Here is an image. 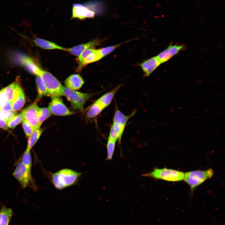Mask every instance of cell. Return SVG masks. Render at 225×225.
<instances>
[{
	"mask_svg": "<svg viewBox=\"0 0 225 225\" xmlns=\"http://www.w3.org/2000/svg\"><path fill=\"white\" fill-rule=\"evenodd\" d=\"M82 174L70 169H63L51 175L52 182L56 189L61 190L75 185Z\"/></svg>",
	"mask_w": 225,
	"mask_h": 225,
	"instance_id": "6da1fadb",
	"label": "cell"
},
{
	"mask_svg": "<svg viewBox=\"0 0 225 225\" xmlns=\"http://www.w3.org/2000/svg\"><path fill=\"white\" fill-rule=\"evenodd\" d=\"M142 176L156 179L177 182L184 179V174L182 172L173 169L155 168L150 172L142 174Z\"/></svg>",
	"mask_w": 225,
	"mask_h": 225,
	"instance_id": "7a4b0ae2",
	"label": "cell"
},
{
	"mask_svg": "<svg viewBox=\"0 0 225 225\" xmlns=\"http://www.w3.org/2000/svg\"><path fill=\"white\" fill-rule=\"evenodd\" d=\"M40 76L46 85L48 96L52 98L63 95V86L60 82L49 72L42 69Z\"/></svg>",
	"mask_w": 225,
	"mask_h": 225,
	"instance_id": "3957f363",
	"label": "cell"
},
{
	"mask_svg": "<svg viewBox=\"0 0 225 225\" xmlns=\"http://www.w3.org/2000/svg\"><path fill=\"white\" fill-rule=\"evenodd\" d=\"M214 172L211 168L206 170H196L187 172L184 174V180L193 190L207 179L212 178Z\"/></svg>",
	"mask_w": 225,
	"mask_h": 225,
	"instance_id": "277c9868",
	"label": "cell"
},
{
	"mask_svg": "<svg viewBox=\"0 0 225 225\" xmlns=\"http://www.w3.org/2000/svg\"><path fill=\"white\" fill-rule=\"evenodd\" d=\"M63 95L71 102L73 108L82 111L85 103L92 94L80 92L63 87Z\"/></svg>",
	"mask_w": 225,
	"mask_h": 225,
	"instance_id": "5b68a950",
	"label": "cell"
},
{
	"mask_svg": "<svg viewBox=\"0 0 225 225\" xmlns=\"http://www.w3.org/2000/svg\"><path fill=\"white\" fill-rule=\"evenodd\" d=\"M39 109L37 102H35L21 113L23 120L32 126L34 130L39 128L41 126L38 122Z\"/></svg>",
	"mask_w": 225,
	"mask_h": 225,
	"instance_id": "8992f818",
	"label": "cell"
},
{
	"mask_svg": "<svg viewBox=\"0 0 225 225\" xmlns=\"http://www.w3.org/2000/svg\"><path fill=\"white\" fill-rule=\"evenodd\" d=\"M13 175L23 188H26L31 182L33 183L31 174L28 172L22 161L17 163Z\"/></svg>",
	"mask_w": 225,
	"mask_h": 225,
	"instance_id": "52a82bcc",
	"label": "cell"
},
{
	"mask_svg": "<svg viewBox=\"0 0 225 225\" xmlns=\"http://www.w3.org/2000/svg\"><path fill=\"white\" fill-rule=\"evenodd\" d=\"M51 113L55 115L66 116L72 114L59 97L52 98L48 108Z\"/></svg>",
	"mask_w": 225,
	"mask_h": 225,
	"instance_id": "ba28073f",
	"label": "cell"
},
{
	"mask_svg": "<svg viewBox=\"0 0 225 225\" xmlns=\"http://www.w3.org/2000/svg\"><path fill=\"white\" fill-rule=\"evenodd\" d=\"M72 18L82 20L93 18L95 13L90 10L84 4L74 3L72 5Z\"/></svg>",
	"mask_w": 225,
	"mask_h": 225,
	"instance_id": "9c48e42d",
	"label": "cell"
},
{
	"mask_svg": "<svg viewBox=\"0 0 225 225\" xmlns=\"http://www.w3.org/2000/svg\"><path fill=\"white\" fill-rule=\"evenodd\" d=\"M183 48V46L182 45H170L156 57L161 64L167 62L172 57L177 54Z\"/></svg>",
	"mask_w": 225,
	"mask_h": 225,
	"instance_id": "30bf717a",
	"label": "cell"
},
{
	"mask_svg": "<svg viewBox=\"0 0 225 225\" xmlns=\"http://www.w3.org/2000/svg\"><path fill=\"white\" fill-rule=\"evenodd\" d=\"M8 101L12 103L22 91L18 82L15 81L3 88Z\"/></svg>",
	"mask_w": 225,
	"mask_h": 225,
	"instance_id": "8fae6325",
	"label": "cell"
},
{
	"mask_svg": "<svg viewBox=\"0 0 225 225\" xmlns=\"http://www.w3.org/2000/svg\"><path fill=\"white\" fill-rule=\"evenodd\" d=\"M99 42V40H94L71 48H66V51L78 57L83 51L88 49L92 48L97 46Z\"/></svg>",
	"mask_w": 225,
	"mask_h": 225,
	"instance_id": "7c38bea8",
	"label": "cell"
},
{
	"mask_svg": "<svg viewBox=\"0 0 225 225\" xmlns=\"http://www.w3.org/2000/svg\"><path fill=\"white\" fill-rule=\"evenodd\" d=\"M21 64L32 74L40 76L42 69L40 68L30 57L26 56L21 57Z\"/></svg>",
	"mask_w": 225,
	"mask_h": 225,
	"instance_id": "4fadbf2b",
	"label": "cell"
},
{
	"mask_svg": "<svg viewBox=\"0 0 225 225\" xmlns=\"http://www.w3.org/2000/svg\"><path fill=\"white\" fill-rule=\"evenodd\" d=\"M84 83L83 79L82 77L77 74L71 75L64 81L65 87L75 91L80 88Z\"/></svg>",
	"mask_w": 225,
	"mask_h": 225,
	"instance_id": "5bb4252c",
	"label": "cell"
},
{
	"mask_svg": "<svg viewBox=\"0 0 225 225\" xmlns=\"http://www.w3.org/2000/svg\"><path fill=\"white\" fill-rule=\"evenodd\" d=\"M161 64L156 56L145 61L141 64V67L145 76H148Z\"/></svg>",
	"mask_w": 225,
	"mask_h": 225,
	"instance_id": "9a60e30c",
	"label": "cell"
},
{
	"mask_svg": "<svg viewBox=\"0 0 225 225\" xmlns=\"http://www.w3.org/2000/svg\"><path fill=\"white\" fill-rule=\"evenodd\" d=\"M126 126L116 122H112L111 127L108 137L121 143L122 138Z\"/></svg>",
	"mask_w": 225,
	"mask_h": 225,
	"instance_id": "2e32d148",
	"label": "cell"
},
{
	"mask_svg": "<svg viewBox=\"0 0 225 225\" xmlns=\"http://www.w3.org/2000/svg\"><path fill=\"white\" fill-rule=\"evenodd\" d=\"M121 86V84L117 85L112 90L102 95L96 101L105 109L111 103L115 94Z\"/></svg>",
	"mask_w": 225,
	"mask_h": 225,
	"instance_id": "e0dca14e",
	"label": "cell"
},
{
	"mask_svg": "<svg viewBox=\"0 0 225 225\" xmlns=\"http://www.w3.org/2000/svg\"><path fill=\"white\" fill-rule=\"evenodd\" d=\"M33 41L36 45L44 49H59L66 51V48L43 39L37 38L34 39Z\"/></svg>",
	"mask_w": 225,
	"mask_h": 225,
	"instance_id": "ac0fdd59",
	"label": "cell"
},
{
	"mask_svg": "<svg viewBox=\"0 0 225 225\" xmlns=\"http://www.w3.org/2000/svg\"><path fill=\"white\" fill-rule=\"evenodd\" d=\"M84 4L90 10L95 14H100L105 12L106 7L105 4L99 0H91L85 3Z\"/></svg>",
	"mask_w": 225,
	"mask_h": 225,
	"instance_id": "d6986e66",
	"label": "cell"
},
{
	"mask_svg": "<svg viewBox=\"0 0 225 225\" xmlns=\"http://www.w3.org/2000/svg\"><path fill=\"white\" fill-rule=\"evenodd\" d=\"M135 113V111H134L129 115H125L120 110L116 105L112 122L118 123L126 126L128 121L134 116Z\"/></svg>",
	"mask_w": 225,
	"mask_h": 225,
	"instance_id": "ffe728a7",
	"label": "cell"
},
{
	"mask_svg": "<svg viewBox=\"0 0 225 225\" xmlns=\"http://www.w3.org/2000/svg\"><path fill=\"white\" fill-rule=\"evenodd\" d=\"M13 214L11 208L2 205L0 210V225H9Z\"/></svg>",
	"mask_w": 225,
	"mask_h": 225,
	"instance_id": "44dd1931",
	"label": "cell"
},
{
	"mask_svg": "<svg viewBox=\"0 0 225 225\" xmlns=\"http://www.w3.org/2000/svg\"><path fill=\"white\" fill-rule=\"evenodd\" d=\"M102 58L99 49H94L92 53L84 59L82 63L79 65L77 71H80L83 67L87 64L97 61Z\"/></svg>",
	"mask_w": 225,
	"mask_h": 225,
	"instance_id": "7402d4cb",
	"label": "cell"
},
{
	"mask_svg": "<svg viewBox=\"0 0 225 225\" xmlns=\"http://www.w3.org/2000/svg\"><path fill=\"white\" fill-rule=\"evenodd\" d=\"M36 83L38 92L37 100H39L42 97L48 96L47 88L45 83L40 76H36Z\"/></svg>",
	"mask_w": 225,
	"mask_h": 225,
	"instance_id": "603a6c76",
	"label": "cell"
},
{
	"mask_svg": "<svg viewBox=\"0 0 225 225\" xmlns=\"http://www.w3.org/2000/svg\"><path fill=\"white\" fill-rule=\"evenodd\" d=\"M43 131L42 129L38 128L35 130L28 138L26 150L30 151L38 140Z\"/></svg>",
	"mask_w": 225,
	"mask_h": 225,
	"instance_id": "cb8c5ba5",
	"label": "cell"
},
{
	"mask_svg": "<svg viewBox=\"0 0 225 225\" xmlns=\"http://www.w3.org/2000/svg\"><path fill=\"white\" fill-rule=\"evenodd\" d=\"M99 103L95 101L91 106L87 113L89 118H93L98 115L104 109Z\"/></svg>",
	"mask_w": 225,
	"mask_h": 225,
	"instance_id": "d4e9b609",
	"label": "cell"
},
{
	"mask_svg": "<svg viewBox=\"0 0 225 225\" xmlns=\"http://www.w3.org/2000/svg\"><path fill=\"white\" fill-rule=\"evenodd\" d=\"M25 102V97L22 91L20 93L16 99L12 103V110L15 112L19 110L23 107Z\"/></svg>",
	"mask_w": 225,
	"mask_h": 225,
	"instance_id": "484cf974",
	"label": "cell"
},
{
	"mask_svg": "<svg viewBox=\"0 0 225 225\" xmlns=\"http://www.w3.org/2000/svg\"><path fill=\"white\" fill-rule=\"evenodd\" d=\"M22 160L28 172L31 174L32 160L30 151L26 150L22 155Z\"/></svg>",
	"mask_w": 225,
	"mask_h": 225,
	"instance_id": "4316f807",
	"label": "cell"
},
{
	"mask_svg": "<svg viewBox=\"0 0 225 225\" xmlns=\"http://www.w3.org/2000/svg\"><path fill=\"white\" fill-rule=\"evenodd\" d=\"M116 141L108 137L107 144V160H111L114 152Z\"/></svg>",
	"mask_w": 225,
	"mask_h": 225,
	"instance_id": "83f0119b",
	"label": "cell"
},
{
	"mask_svg": "<svg viewBox=\"0 0 225 225\" xmlns=\"http://www.w3.org/2000/svg\"><path fill=\"white\" fill-rule=\"evenodd\" d=\"M51 113L48 108H40L38 122L40 125L42 123L51 116Z\"/></svg>",
	"mask_w": 225,
	"mask_h": 225,
	"instance_id": "f1b7e54d",
	"label": "cell"
},
{
	"mask_svg": "<svg viewBox=\"0 0 225 225\" xmlns=\"http://www.w3.org/2000/svg\"><path fill=\"white\" fill-rule=\"evenodd\" d=\"M22 120L23 118L21 113L16 115L7 122L8 127V128H14Z\"/></svg>",
	"mask_w": 225,
	"mask_h": 225,
	"instance_id": "f546056e",
	"label": "cell"
},
{
	"mask_svg": "<svg viewBox=\"0 0 225 225\" xmlns=\"http://www.w3.org/2000/svg\"><path fill=\"white\" fill-rule=\"evenodd\" d=\"M120 45V44H119L99 49L103 57L111 52Z\"/></svg>",
	"mask_w": 225,
	"mask_h": 225,
	"instance_id": "4dcf8cb0",
	"label": "cell"
},
{
	"mask_svg": "<svg viewBox=\"0 0 225 225\" xmlns=\"http://www.w3.org/2000/svg\"><path fill=\"white\" fill-rule=\"evenodd\" d=\"M22 125L25 133L28 138L34 130L32 126L24 120L22 121Z\"/></svg>",
	"mask_w": 225,
	"mask_h": 225,
	"instance_id": "1f68e13d",
	"label": "cell"
},
{
	"mask_svg": "<svg viewBox=\"0 0 225 225\" xmlns=\"http://www.w3.org/2000/svg\"><path fill=\"white\" fill-rule=\"evenodd\" d=\"M92 48L83 51L78 57L77 61L79 64H81L84 61V59L90 54L92 53L94 50Z\"/></svg>",
	"mask_w": 225,
	"mask_h": 225,
	"instance_id": "d6a6232c",
	"label": "cell"
},
{
	"mask_svg": "<svg viewBox=\"0 0 225 225\" xmlns=\"http://www.w3.org/2000/svg\"><path fill=\"white\" fill-rule=\"evenodd\" d=\"M8 100L3 88L0 90V108Z\"/></svg>",
	"mask_w": 225,
	"mask_h": 225,
	"instance_id": "836d02e7",
	"label": "cell"
},
{
	"mask_svg": "<svg viewBox=\"0 0 225 225\" xmlns=\"http://www.w3.org/2000/svg\"><path fill=\"white\" fill-rule=\"evenodd\" d=\"M0 128L7 130L8 127L7 122L2 115L0 114Z\"/></svg>",
	"mask_w": 225,
	"mask_h": 225,
	"instance_id": "e575fe53",
	"label": "cell"
},
{
	"mask_svg": "<svg viewBox=\"0 0 225 225\" xmlns=\"http://www.w3.org/2000/svg\"><path fill=\"white\" fill-rule=\"evenodd\" d=\"M12 104L7 100L5 104L0 108V110L3 111H8L12 110Z\"/></svg>",
	"mask_w": 225,
	"mask_h": 225,
	"instance_id": "d590c367",
	"label": "cell"
}]
</instances>
